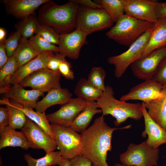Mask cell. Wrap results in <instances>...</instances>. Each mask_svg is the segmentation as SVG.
Segmentation results:
<instances>
[{
	"label": "cell",
	"mask_w": 166,
	"mask_h": 166,
	"mask_svg": "<svg viewBox=\"0 0 166 166\" xmlns=\"http://www.w3.org/2000/svg\"><path fill=\"white\" fill-rule=\"evenodd\" d=\"M163 95L147 103H144L149 115L166 130V84L163 85Z\"/></svg>",
	"instance_id": "22"
},
{
	"label": "cell",
	"mask_w": 166,
	"mask_h": 166,
	"mask_svg": "<svg viewBox=\"0 0 166 166\" xmlns=\"http://www.w3.org/2000/svg\"><path fill=\"white\" fill-rule=\"evenodd\" d=\"M152 79L163 85L166 84V56L159 65Z\"/></svg>",
	"instance_id": "38"
},
{
	"label": "cell",
	"mask_w": 166,
	"mask_h": 166,
	"mask_svg": "<svg viewBox=\"0 0 166 166\" xmlns=\"http://www.w3.org/2000/svg\"><path fill=\"white\" fill-rule=\"evenodd\" d=\"M57 147L62 156L70 160L80 155L81 135L70 127L51 124Z\"/></svg>",
	"instance_id": "8"
},
{
	"label": "cell",
	"mask_w": 166,
	"mask_h": 166,
	"mask_svg": "<svg viewBox=\"0 0 166 166\" xmlns=\"http://www.w3.org/2000/svg\"><path fill=\"white\" fill-rule=\"evenodd\" d=\"M34 15H29L21 19L17 24V30L20 32L22 38L30 39L35 34L38 21Z\"/></svg>",
	"instance_id": "32"
},
{
	"label": "cell",
	"mask_w": 166,
	"mask_h": 166,
	"mask_svg": "<svg viewBox=\"0 0 166 166\" xmlns=\"http://www.w3.org/2000/svg\"><path fill=\"white\" fill-rule=\"evenodd\" d=\"M9 58L6 52L4 42L0 43V69H2L8 61Z\"/></svg>",
	"instance_id": "42"
},
{
	"label": "cell",
	"mask_w": 166,
	"mask_h": 166,
	"mask_svg": "<svg viewBox=\"0 0 166 166\" xmlns=\"http://www.w3.org/2000/svg\"><path fill=\"white\" fill-rule=\"evenodd\" d=\"M156 13L158 18L166 17V2L158 3L156 6Z\"/></svg>",
	"instance_id": "44"
},
{
	"label": "cell",
	"mask_w": 166,
	"mask_h": 166,
	"mask_svg": "<svg viewBox=\"0 0 166 166\" xmlns=\"http://www.w3.org/2000/svg\"><path fill=\"white\" fill-rule=\"evenodd\" d=\"M49 0H4L7 10L15 17L22 19L35 15V11L40 6Z\"/></svg>",
	"instance_id": "19"
},
{
	"label": "cell",
	"mask_w": 166,
	"mask_h": 166,
	"mask_svg": "<svg viewBox=\"0 0 166 166\" xmlns=\"http://www.w3.org/2000/svg\"><path fill=\"white\" fill-rule=\"evenodd\" d=\"M35 34L41 36L51 43L59 45L60 35L51 27L42 24L38 22Z\"/></svg>",
	"instance_id": "34"
},
{
	"label": "cell",
	"mask_w": 166,
	"mask_h": 166,
	"mask_svg": "<svg viewBox=\"0 0 166 166\" xmlns=\"http://www.w3.org/2000/svg\"><path fill=\"white\" fill-rule=\"evenodd\" d=\"M62 157L59 151H53L46 153L45 156L38 159L33 157L27 153L24 159L28 166H54L59 165Z\"/></svg>",
	"instance_id": "29"
},
{
	"label": "cell",
	"mask_w": 166,
	"mask_h": 166,
	"mask_svg": "<svg viewBox=\"0 0 166 166\" xmlns=\"http://www.w3.org/2000/svg\"><path fill=\"white\" fill-rule=\"evenodd\" d=\"M9 123V114L7 108L0 107V132L8 126Z\"/></svg>",
	"instance_id": "41"
},
{
	"label": "cell",
	"mask_w": 166,
	"mask_h": 166,
	"mask_svg": "<svg viewBox=\"0 0 166 166\" xmlns=\"http://www.w3.org/2000/svg\"><path fill=\"white\" fill-rule=\"evenodd\" d=\"M6 97L24 107L35 109L39 97L44 93L37 90H26L18 85L12 86L4 94Z\"/></svg>",
	"instance_id": "18"
},
{
	"label": "cell",
	"mask_w": 166,
	"mask_h": 166,
	"mask_svg": "<svg viewBox=\"0 0 166 166\" xmlns=\"http://www.w3.org/2000/svg\"><path fill=\"white\" fill-rule=\"evenodd\" d=\"M61 76L59 72L44 68L30 74L17 85L23 88L30 87L44 93L48 92L52 89L61 86Z\"/></svg>",
	"instance_id": "9"
},
{
	"label": "cell",
	"mask_w": 166,
	"mask_h": 166,
	"mask_svg": "<svg viewBox=\"0 0 166 166\" xmlns=\"http://www.w3.org/2000/svg\"><path fill=\"white\" fill-rule=\"evenodd\" d=\"M65 57L59 53H55L49 60L47 68L55 72H59V66Z\"/></svg>",
	"instance_id": "39"
},
{
	"label": "cell",
	"mask_w": 166,
	"mask_h": 166,
	"mask_svg": "<svg viewBox=\"0 0 166 166\" xmlns=\"http://www.w3.org/2000/svg\"><path fill=\"white\" fill-rule=\"evenodd\" d=\"M96 102L101 110L102 116L110 115L115 118L114 123L117 126L128 118L139 121L143 117L141 104L128 103L116 99L113 88L109 85L106 86L105 90Z\"/></svg>",
	"instance_id": "3"
},
{
	"label": "cell",
	"mask_w": 166,
	"mask_h": 166,
	"mask_svg": "<svg viewBox=\"0 0 166 166\" xmlns=\"http://www.w3.org/2000/svg\"><path fill=\"white\" fill-rule=\"evenodd\" d=\"M87 103V101L77 97L72 98L56 111L46 115L47 118L51 124L70 127L73 121L84 109Z\"/></svg>",
	"instance_id": "11"
},
{
	"label": "cell",
	"mask_w": 166,
	"mask_h": 166,
	"mask_svg": "<svg viewBox=\"0 0 166 166\" xmlns=\"http://www.w3.org/2000/svg\"><path fill=\"white\" fill-rule=\"evenodd\" d=\"M58 165L59 166H71L70 160L62 157Z\"/></svg>",
	"instance_id": "45"
},
{
	"label": "cell",
	"mask_w": 166,
	"mask_h": 166,
	"mask_svg": "<svg viewBox=\"0 0 166 166\" xmlns=\"http://www.w3.org/2000/svg\"><path fill=\"white\" fill-rule=\"evenodd\" d=\"M18 48L17 55L18 69L36 57L41 53L28 39L22 38L20 40Z\"/></svg>",
	"instance_id": "28"
},
{
	"label": "cell",
	"mask_w": 166,
	"mask_h": 166,
	"mask_svg": "<svg viewBox=\"0 0 166 166\" xmlns=\"http://www.w3.org/2000/svg\"><path fill=\"white\" fill-rule=\"evenodd\" d=\"M154 26L142 34L129 46L127 50L120 54L108 57L109 63L114 66V74L116 77H121L129 66L140 59Z\"/></svg>",
	"instance_id": "6"
},
{
	"label": "cell",
	"mask_w": 166,
	"mask_h": 166,
	"mask_svg": "<svg viewBox=\"0 0 166 166\" xmlns=\"http://www.w3.org/2000/svg\"><path fill=\"white\" fill-rule=\"evenodd\" d=\"M71 166H92L91 162L84 156L79 155L70 160Z\"/></svg>",
	"instance_id": "40"
},
{
	"label": "cell",
	"mask_w": 166,
	"mask_h": 166,
	"mask_svg": "<svg viewBox=\"0 0 166 166\" xmlns=\"http://www.w3.org/2000/svg\"><path fill=\"white\" fill-rule=\"evenodd\" d=\"M163 84L153 79L144 80L130 89L127 93L122 95L120 100H140L147 103L163 95Z\"/></svg>",
	"instance_id": "12"
},
{
	"label": "cell",
	"mask_w": 166,
	"mask_h": 166,
	"mask_svg": "<svg viewBox=\"0 0 166 166\" xmlns=\"http://www.w3.org/2000/svg\"><path fill=\"white\" fill-rule=\"evenodd\" d=\"M159 148L150 147L144 141L138 144L130 143L126 151L120 155L124 166H156L159 156Z\"/></svg>",
	"instance_id": "7"
},
{
	"label": "cell",
	"mask_w": 166,
	"mask_h": 166,
	"mask_svg": "<svg viewBox=\"0 0 166 166\" xmlns=\"http://www.w3.org/2000/svg\"><path fill=\"white\" fill-rule=\"evenodd\" d=\"M166 56V45L156 49L130 66L134 75L144 80L152 79L160 63Z\"/></svg>",
	"instance_id": "10"
},
{
	"label": "cell",
	"mask_w": 166,
	"mask_h": 166,
	"mask_svg": "<svg viewBox=\"0 0 166 166\" xmlns=\"http://www.w3.org/2000/svg\"><path fill=\"white\" fill-rule=\"evenodd\" d=\"M141 111L143 113L144 123V129L141 136L148 138L146 141L150 147L157 148L166 144V130L155 122L149 115L144 103H141Z\"/></svg>",
	"instance_id": "16"
},
{
	"label": "cell",
	"mask_w": 166,
	"mask_h": 166,
	"mask_svg": "<svg viewBox=\"0 0 166 166\" xmlns=\"http://www.w3.org/2000/svg\"><path fill=\"white\" fill-rule=\"evenodd\" d=\"M21 38L20 32L17 30L4 42L9 58L13 55L18 48Z\"/></svg>",
	"instance_id": "36"
},
{
	"label": "cell",
	"mask_w": 166,
	"mask_h": 166,
	"mask_svg": "<svg viewBox=\"0 0 166 166\" xmlns=\"http://www.w3.org/2000/svg\"><path fill=\"white\" fill-rule=\"evenodd\" d=\"M165 45H166V17L159 18L155 23L140 59L145 57L152 51Z\"/></svg>",
	"instance_id": "21"
},
{
	"label": "cell",
	"mask_w": 166,
	"mask_h": 166,
	"mask_svg": "<svg viewBox=\"0 0 166 166\" xmlns=\"http://www.w3.org/2000/svg\"><path fill=\"white\" fill-rule=\"evenodd\" d=\"M114 22L103 8H95L79 5L76 29L87 36L95 32L112 27Z\"/></svg>",
	"instance_id": "5"
},
{
	"label": "cell",
	"mask_w": 166,
	"mask_h": 166,
	"mask_svg": "<svg viewBox=\"0 0 166 166\" xmlns=\"http://www.w3.org/2000/svg\"><path fill=\"white\" fill-rule=\"evenodd\" d=\"M61 76L69 80H73L74 77V73L72 69L71 63L65 59L61 63L58 69Z\"/></svg>",
	"instance_id": "37"
},
{
	"label": "cell",
	"mask_w": 166,
	"mask_h": 166,
	"mask_svg": "<svg viewBox=\"0 0 166 166\" xmlns=\"http://www.w3.org/2000/svg\"><path fill=\"white\" fill-rule=\"evenodd\" d=\"M0 104L5 105L7 108L9 117L8 126L14 129H22L27 121V117L25 113L7 97L1 100Z\"/></svg>",
	"instance_id": "25"
},
{
	"label": "cell",
	"mask_w": 166,
	"mask_h": 166,
	"mask_svg": "<svg viewBox=\"0 0 166 166\" xmlns=\"http://www.w3.org/2000/svg\"><path fill=\"white\" fill-rule=\"evenodd\" d=\"M125 14L144 21L155 23L158 20L156 0H124Z\"/></svg>",
	"instance_id": "14"
},
{
	"label": "cell",
	"mask_w": 166,
	"mask_h": 166,
	"mask_svg": "<svg viewBox=\"0 0 166 166\" xmlns=\"http://www.w3.org/2000/svg\"><path fill=\"white\" fill-rule=\"evenodd\" d=\"M114 22L116 23L124 14V0H101L97 1Z\"/></svg>",
	"instance_id": "30"
},
{
	"label": "cell",
	"mask_w": 166,
	"mask_h": 166,
	"mask_svg": "<svg viewBox=\"0 0 166 166\" xmlns=\"http://www.w3.org/2000/svg\"><path fill=\"white\" fill-rule=\"evenodd\" d=\"M114 166H124L123 165H122L121 164L117 163H116L114 164Z\"/></svg>",
	"instance_id": "47"
},
{
	"label": "cell",
	"mask_w": 166,
	"mask_h": 166,
	"mask_svg": "<svg viewBox=\"0 0 166 166\" xmlns=\"http://www.w3.org/2000/svg\"><path fill=\"white\" fill-rule=\"evenodd\" d=\"M0 149L8 147H18L26 150L30 148L29 143L21 131H17L9 126L0 132Z\"/></svg>",
	"instance_id": "23"
},
{
	"label": "cell",
	"mask_w": 166,
	"mask_h": 166,
	"mask_svg": "<svg viewBox=\"0 0 166 166\" xmlns=\"http://www.w3.org/2000/svg\"><path fill=\"white\" fill-rule=\"evenodd\" d=\"M103 91L93 85L87 79L82 78L77 83L74 93L77 97L86 101H96Z\"/></svg>",
	"instance_id": "27"
},
{
	"label": "cell",
	"mask_w": 166,
	"mask_h": 166,
	"mask_svg": "<svg viewBox=\"0 0 166 166\" xmlns=\"http://www.w3.org/2000/svg\"><path fill=\"white\" fill-rule=\"evenodd\" d=\"M6 32L5 29L2 27L0 28V43L4 42L6 39Z\"/></svg>",
	"instance_id": "46"
},
{
	"label": "cell",
	"mask_w": 166,
	"mask_h": 166,
	"mask_svg": "<svg viewBox=\"0 0 166 166\" xmlns=\"http://www.w3.org/2000/svg\"><path fill=\"white\" fill-rule=\"evenodd\" d=\"M87 36L77 29L69 33L60 35L59 53L70 59H77L81 48L87 43Z\"/></svg>",
	"instance_id": "15"
},
{
	"label": "cell",
	"mask_w": 166,
	"mask_h": 166,
	"mask_svg": "<svg viewBox=\"0 0 166 166\" xmlns=\"http://www.w3.org/2000/svg\"><path fill=\"white\" fill-rule=\"evenodd\" d=\"M106 75V72L102 67H94L90 70L87 79L94 86L104 91L106 87L104 82Z\"/></svg>",
	"instance_id": "33"
},
{
	"label": "cell",
	"mask_w": 166,
	"mask_h": 166,
	"mask_svg": "<svg viewBox=\"0 0 166 166\" xmlns=\"http://www.w3.org/2000/svg\"><path fill=\"white\" fill-rule=\"evenodd\" d=\"M101 113V110L98 107L96 101H87L86 106L73 121L70 127L81 133L87 128L93 116Z\"/></svg>",
	"instance_id": "24"
},
{
	"label": "cell",
	"mask_w": 166,
	"mask_h": 166,
	"mask_svg": "<svg viewBox=\"0 0 166 166\" xmlns=\"http://www.w3.org/2000/svg\"><path fill=\"white\" fill-rule=\"evenodd\" d=\"M131 127L130 124L120 128L111 127L106 123L104 116L96 118L92 125L80 134V155L90 160L93 166H109L106 161L107 155L112 150L113 132Z\"/></svg>",
	"instance_id": "1"
},
{
	"label": "cell",
	"mask_w": 166,
	"mask_h": 166,
	"mask_svg": "<svg viewBox=\"0 0 166 166\" xmlns=\"http://www.w3.org/2000/svg\"><path fill=\"white\" fill-rule=\"evenodd\" d=\"M40 101L37 102L35 108L36 111L43 113L49 107L56 105H63L72 98V94L66 88L61 86L52 89Z\"/></svg>",
	"instance_id": "20"
},
{
	"label": "cell",
	"mask_w": 166,
	"mask_h": 166,
	"mask_svg": "<svg viewBox=\"0 0 166 166\" xmlns=\"http://www.w3.org/2000/svg\"><path fill=\"white\" fill-rule=\"evenodd\" d=\"M21 131L26 137L31 148L42 149L46 153L54 151L57 149L55 141L27 117Z\"/></svg>",
	"instance_id": "13"
},
{
	"label": "cell",
	"mask_w": 166,
	"mask_h": 166,
	"mask_svg": "<svg viewBox=\"0 0 166 166\" xmlns=\"http://www.w3.org/2000/svg\"><path fill=\"white\" fill-rule=\"evenodd\" d=\"M79 6L73 0L62 5L49 0L40 10L38 21L51 27L60 35L69 33L76 29Z\"/></svg>",
	"instance_id": "2"
},
{
	"label": "cell",
	"mask_w": 166,
	"mask_h": 166,
	"mask_svg": "<svg viewBox=\"0 0 166 166\" xmlns=\"http://www.w3.org/2000/svg\"><path fill=\"white\" fill-rule=\"evenodd\" d=\"M155 24L125 14L106 33V35L121 45L129 46Z\"/></svg>",
	"instance_id": "4"
},
{
	"label": "cell",
	"mask_w": 166,
	"mask_h": 166,
	"mask_svg": "<svg viewBox=\"0 0 166 166\" xmlns=\"http://www.w3.org/2000/svg\"><path fill=\"white\" fill-rule=\"evenodd\" d=\"M18 50V47L13 55L0 69V88L12 86L10 84L11 78L18 69L17 60Z\"/></svg>",
	"instance_id": "31"
},
{
	"label": "cell",
	"mask_w": 166,
	"mask_h": 166,
	"mask_svg": "<svg viewBox=\"0 0 166 166\" xmlns=\"http://www.w3.org/2000/svg\"><path fill=\"white\" fill-rule=\"evenodd\" d=\"M12 102L23 112L27 118L42 128L55 141V137L51 124L48 120L45 112L41 113L35 111L33 110V109L24 107L16 103Z\"/></svg>",
	"instance_id": "26"
},
{
	"label": "cell",
	"mask_w": 166,
	"mask_h": 166,
	"mask_svg": "<svg viewBox=\"0 0 166 166\" xmlns=\"http://www.w3.org/2000/svg\"><path fill=\"white\" fill-rule=\"evenodd\" d=\"M29 40L41 53L51 51L55 53H59L58 46L48 42L38 34H35Z\"/></svg>",
	"instance_id": "35"
},
{
	"label": "cell",
	"mask_w": 166,
	"mask_h": 166,
	"mask_svg": "<svg viewBox=\"0 0 166 166\" xmlns=\"http://www.w3.org/2000/svg\"><path fill=\"white\" fill-rule=\"evenodd\" d=\"M55 53L51 51L43 52L31 61L19 67L11 78L10 85L17 86L30 74L40 69L46 68L49 60Z\"/></svg>",
	"instance_id": "17"
},
{
	"label": "cell",
	"mask_w": 166,
	"mask_h": 166,
	"mask_svg": "<svg viewBox=\"0 0 166 166\" xmlns=\"http://www.w3.org/2000/svg\"><path fill=\"white\" fill-rule=\"evenodd\" d=\"M79 5L95 8H102L101 6L97 2L90 0H73Z\"/></svg>",
	"instance_id": "43"
}]
</instances>
